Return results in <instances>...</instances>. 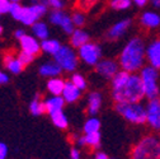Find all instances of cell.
<instances>
[{"mask_svg":"<svg viewBox=\"0 0 160 159\" xmlns=\"http://www.w3.org/2000/svg\"><path fill=\"white\" fill-rule=\"evenodd\" d=\"M111 97L114 103L141 102L145 98V90L140 74L118 71L111 79Z\"/></svg>","mask_w":160,"mask_h":159,"instance_id":"cell-1","label":"cell"},{"mask_svg":"<svg viewBox=\"0 0 160 159\" xmlns=\"http://www.w3.org/2000/svg\"><path fill=\"white\" fill-rule=\"evenodd\" d=\"M146 63V45L140 36L130 38L118 56L119 68L128 73L140 71Z\"/></svg>","mask_w":160,"mask_h":159,"instance_id":"cell-2","label":"cell"},{"mask_svg":"<svg viewBox=\"0 0 160 159\" xmlns=\"http://www.w3.org/2000/svg\"><path fill=\"white\" fill-rule=\"evenodd\" d=\"M48 12V7L43 4H29V5H22L21 3H12L9 14L22 23L23 26L32 27L36 22L41 21V18L45 17Z\"/></svg>","mask_w":160,"mask_h":159,"instance_id":"cell-3","label":"cell"},{"mask_svg":"<svg viewBox=\"0 0 160 159\" xmlns=\"http://www.w3.org/2000/svg\"><path fill=\"white\" fill-rule=\"evenodd\" d=\"M130 159H160V135L146 134L133 144Z\"/></svg>","mask_w":160,"mask_h":159,"instance_id":"cell-4","label":"cell"},{"mask_svg":"<svg viewBox=\"0 0 160 159\" xmlns=\"http://www.w3.org/2000/svg\"><path fill=\"white\" fill-rule=\"evenodd\" d=\"M116 112L131 125L146 124V107L141 102L116 103Z\"/></svg>","mask_w":160,"mask_h":159,"instance_id":"cell-5","label":"cell"},{"mask_svg":"<svg viewBox=\"0 0 160 159\" xmlns=\"http://www.w3.org/2000/svg\"><path fill=\"white\" fill-rule=\"evenodd\" d=\"M53 61L61 68L62 71L74 73L79 65V56L74 47L69 45H61L58 51L53 55Z\"/></svg>","mask_w":160,"mask_h":159,"instance_id":"cell-6","label":"cell"},{"mask_svg":"<svg viewBox=\"0 0 160 159\" xmlns=\"http://www.w3.org/2000/svg\"><path fill=\"white\" fill-rule=\"evenodd\" d=\"M140 76H141L144 90H145V98L154 99V98L160 97V88L158 84L159 70L150 65H145L140 70Z\"/></svg>","mask_w":160,"mask_h":159,"instance_id":"cell-7","label":"cell"},{"mask_svg":"<svg viewBox=\"0 0 160 159\" xmlns=\"http://www.w3.org/2000/svg\"><path fill=\"white\" fill-rule=\"evenodd\" d=\"M78 56L79 60H82L85 65L95 66L97 63L102 59V47L95 42L89 41L78 49Z\"/></svg>","mask_w":160,"mask_h":159,"instance_id":"cell-8","label":"cell"},{"mask_svg":"<svg viewBox=\"0 0 160 159\" xmlns=\"http://www.w3.org/2000/svg\"><path fill=\"white\" fill-rule=\"evenodd\" d=\"M48 22L56 27H60L64 33L71 34L75 31V26L71 21V15L64 10H51L48 14Z\"/></svg>","mask_w":160,"mask_h":159,"instance_id":"cell-9","label":"cell"},{"mask_svg":"<svg viewBox=\"0 0 160 159\" xmlns=\"http://www.w3.org/2000/svg\"><path fill=\"white\" fill-rule=\"evenodd\" d=\"M146 107V124L155 132H160V97L149 99Z\"/></svg>","mask_w":160,"mask_h":159,"instance_id":"cell-10","label":"cell"},{"mask_svg":"<svg viewBox=\"0 0 160 159\" xmlns=\"http://www.w3.org/2000/svg\"><path fill=\"white\" fill-rule=\"evenodd\" d=\"M94 68H95V73L101 75L103 79H107V80H111L119 71V64L113 59H101Z\"/></svg>","mask_w":160,"mask_h":159,"instance_id":"cell-11","label":"cell"},{"mask_svg":"<svg viewBox=\"0 0 160 159\" xmlns=\"http://www.w3.org/2000/svg\"><path fill=\"white\" fill-rule=\"evenodd\" d=\"M132 26V19L131 18H123L121 21L116 22L114 24H112L107 32H106V38L108 41H117V39L122 38L130 29V27Z\"/></svg>","mask_w":160,"mask_h":159,"instance_id":"cell-12","label":"cell"},{"mask_svg":"<svg viewBox=\"0 0 160 159\" xmlns=\"http://www.w3.org/2000/svg\"><path fill=\"white\" fill-rule=\"evenodd\" d=\"M146 61L150 66L160 70V38H155L146 45Z\"/></svg>","mask_w":160,"mask_h":159,"instance_id":"cell-13","label":"cell"},{"mask_svg":"<svg viewBox=\"0 0 160 159\" xmlns=\"http://www.w3.org/2000/svg\"><path fill=\"white\" fill-rule=\"evenodd\" d=\"M18 41H19V46H21V51L28 52L33 56L41 52V41L37 39L33 34L26 33L21 39H18Z\"/></svg>","mask_w":160,"mask_h":159,"instance_id":"cell-14","label":"cell"},{"mask_svg":"<svg viewBox=\"0 0 160 159\" xmlns=\"http://www.w3.org/2000/svg\"><path fill=\"white\" fill-rule=\"evenodd\" d=\"M102 141V134L93 132V134H83L82 136L76 137V145L79 148H90V149H99Z\"/></svg>","mask_w":160,"mask_h":159,"instance_id":"cell-15","label":"cell"},{"mask_svg":"<svg viewBox=\"0 0 160 159\" xmlns=\"http://www.w3.org/2000/svg\"><path fill=\"white\" fill-rule=\"evenodd\" d=\"M103 106V95L101 92L93 90L87 98V112L89 116H97Z\"/></svg>","mask_w":160,"mask_h":159,"instance_id":"cell-16","label":"cell"},{"mask_svg":"<svg viewBox=\"0 0 160 159\" xmlns=\"http://www.w3.org/2000/svg\"><path fill=\"white\" fill-rule=\"evenodd\" d=\"M138 21L145 29H156L160 27V14L156 12H144Z\"/></svg>","mask_w":160,"mask_h":159,"instance_id":"cell-17","label":"cell"},{"mask_svg":"<svg viewBox=\"0 0 160 159\" xmlns=\"http://www.w3.org/2000/svg\"><path fill=\"white\" fill-rule=\"evenodd\" d=\"M3 63H4V66L5 69L10 73V74H21L24 69V65L21 63V60L18 59V56L13 55V54H5L4 55V59H3Z\"/></svg>","mask_w":160,"mask_h":159,"instance_id":"cell-18","label":"cell"},{"mask_svg":"<svg viewBox=\"0 0 160 159\" xmlns=\"http://www.w3.org/2000/svg\"><path fill=\"white\" fill-rule=\"evenodd\" d=\"M90 41V34L83 28H75V31L70 34V46L74 49H79L83 45Z\"/></svg>","mask_w":160,"mask_h":159,"instance_id":"cell-19","label":"cell"},{"mask_svg":"<svg viewBox=\"0 0 160 159\" xmlns=\"http://www.w3.org/2000/svg\"><path fill=\"white\" fill-rule=\"evenodd\" d=\"M62 73L61 68H60L53 60L52 61H47L39 65L38 68V74L42 78L50 79V78H55V76H60V74Z\"/></svg>","mask_w":160,"mask_h":159,"instance_id":"cell-20","label":"cell"},{"mask_svg":"<svg viewBox=\"0 0 160 159\" xmlns=\"http://www.w3.org/2000/svg\"><path fill=\"white\" fill-rule=\"evenodd\" d=\"M43 103H45L46 113H48V115L64 110V106L66 105L62 95H50V97H47L45 99Z\"/></svg>","mask_w":160,"mask_h":159,"instance_id":"cell-21","label":"cell"},{"mask_svg":"<svg viewBox=\"0 0 160 159\" xmlns=\"http://www.w3.org/2000/svg\"><path fill=\"white\" fill-rule=\"evenodd\" d=\"M62 98L66 103H75L78 102L80 97H82V90H80L78 87H75L70 80L65 83V88L62 90Z\"/></svg>","mask_w":160,"mask_h":159,"instance_id":"cell-22","label":"cell"},{"mask_svg":"<svg viewBox=\"0 0 160 159\" xmlns=\"http://www.w3.org/2000/svg\"><path fill=\"white\" fill-rule=\"evenodd\" d=\"M65 80L62 78L60 76H55V78H50L47 80V84H46V88L48 90V93L51 95H61L62 94V90L65 88Z\"/></svg>","mask_w":160,"mask_h":159,"instance_id":"cell-23","label":"cell"},{"mask_svg":"<svg viewBox=\"0 0 160 159\" xmlns=\"http://www.w3.org/2000/svg\"><path fill=\"white\" fill-rule=\"evenodd\" d=\"M61 47V42L58 41V39L56 38H47V39H43V41H41V51L46 55H51L53 56L58 49Z\"/></svg>","mask_w":160,"mask_h":159,"instance_id":"cell-24","label":"cell"},{"mask_svg":"<svg viewBox=\"0 0 160 159\" xmlns=\"http://www.w3.org/2000/svg\"><path fill=\"white\" fill-rule=\"evenodd\" d=\"M32 33L33 36L39 39V41H43V39H47L50 37V29L46 22L38 21L32 26Z\"/></svg>","mask_w":160,"mask_h":159,"instance_id":"cell-25","label":"cell"},{"mask_svg":"<svg viewBox=\"0 0 160 159\" xmlns=\"http://www.w3.org/2000/svg\"><path fill=\"white\" fill-rule=\"evenodd\" d=\"M50 117H51V121L55 125V127H57L58 130H66L69 127V118L65 115L64 110L51 113Z\"/></svg>","mask_w":160,"mask_h":159,"instance_id":"cell-26","label":"cell"},{"mask_svg":"<svg viewBox=\"0 0 160 159\" xmlns=\"http://www.w3.org/2000/svg\"><path fill=\"white\" fill-rule=\"evenodd\" d=\"M102 127V122L97 116H89L84 121L83 125V132L84 134H93V132H99Z\"/></svg>","mask_w":160,"mask_h":159,"instance_id":"cell-27","label":"cell"},{"mask_svg":"<svg viewBox=\"0 0 160 159\" xmlns=\"http://www.w3.org/2000/svg\"><path fill=\"white\" fill-rule=\"evenodd\" d=\"M29 112L33 115V116H41L43 113H46V110H45V103L41 99V97L39 95H36L31 103H29Z\"/></svg>","mask_w":160,"mask_h":159,"instance_id":"cell-28","label":"cell"},{"mask_svg":"<svg viewBox=\"0 0 160 159\" xmlns=\"http://www.w3.org/2000/svg\"><path fill=\"white\" fill-rule=\"evenodd\" d=\"M70 82H71L75 87H78L82 92L85 90L87 87H88V82H87L85 76H84L83 74H80V73H72V74H71V78H70Z\"/></svg>","mask_w":160,"mask_h":159,"instance_id":"cell-29","label":"cell"},{"mask_svg":"<svg viewBox=\"0 0 160 159\" xmlns=\"http://www.w3.org/2000/svg\"><path fill=\"white\" fill-rule=\"evenodd\" d=\"M71 21H72L75 28H83L84 24L87 23V18H85V14L82 10H75L71 14Z\"/></svg>","mask_w":160,"mask_h":159,"instance_id":"cell-30","label":"cell"},{"mask_svg":"<svg viewBox=\"0 0 160 159\" xmlns=\"http://www.w3.org/2000/svg\"><path fill=\"white\" fill-rule=\"evenodd\" d=\"M132 5V0H111L109 7L113 10H126L131 8Z\"/></svg>","mask_w":160,"mask_h":159,"instance_id":"cell-31","label":"cell"},{"mask_svg":"<svg viewBox=\"0 0 160 159\" xmlns=\"http://www.w3.org/2000/svg\"><path fill=\"white\" fill-rule=\"evenodd\" d=\"M17 56H18V59L21 60V63L24 66H27V65H29V64H32L34 61V56L31 55V54H28V52H24V51H21Z\"/></svg>","mask_w":160,"mask_h":159,"instance_id":"cell-32","label":"cell"},{"mask_svg":"<svg viewBox=\"0 0 160 159\" xmlns=\"http://www.w3.org/2000/svg\"><path fill=\"white\" fill-rule=\"evenodd\" d=\"M48 7L52 10H64L65 0H48Z\"/></svg>","mask_w":160,"mask_h":159,"instance_id":"cell-33","label":"cell"},{"mask_svg":"<svg viewBox=\"0 0 160 159\" xmlns=\"http://www.w3.org/2000/svg\"><path fill=\"white\" fill-rule=\"evenodd\" d=\"M98 0H79L78 3V7H79V10H89Z\"/></svg>","mask_w":160,"mask_h":159,"instance_id":"cell-34","label":"cell"},{"mask_svg":"<svg viewBox=\"0 0 160 159\" xmlns=\"http://www.w3.org/2000/svg\"><path fill=\"white\" fill-rule=\"evenodd\" d=\"M10 0H0V14H8L10 9Z\"/></svg>","mask_w":160,"mask_h":159,"instance_id":"cell-35","label":"cell"},{"mask_svg":"<svg viewBox=\"0 0 160 159\" xmlns=\"http://www.w3.org/2000/svg\"><path fill=\"white\" fill-rule=\"evenodd\" d=\"M70 159H83L82 158V150L79 146H72L70 150Z\"/></svg>","mask_w":160,"mask_h":159,"instance_id":"cell-36","label":"cell"},{"mask_svg":"<svg viewBox=\"0 0 160 159\" xmlns=\"http://www.w3.org/2000/svg\"><path fill=\"white\" fill-rule=\"evenodd\" d=\"M8 156V146L5 143L0 141V159H7Z\"/></svg>","mask_w":160,"mask_h":159,"instance_id":"cell-37","label":"cell"},{"mask_svg":"<svg viewBox=\"0 0 160 159\" xmlns=\"http://www.w3.org/2000/svg\"><path fill=\"white\" fill-rule=\"evenodd\" d=\"M10 80V76L3 71V70H0V85H4V84H8Z\"/></svg>","mask_w":160,"mask_h":159,"instance_id":"cell-38","label":"cell"},{"mask_svg":"<svg viewBox=\"0 0 160 159\" xmlns=\"http://www.w3.org/2000/svg\"><path fill=\"white\" fill-rule=\"evenodd\" d=\"M93 159H111V156H109L107 153L102 151V150H98V151L94 154V158H93Z\"/></svg>","mask_w":160,"mask_h":159,"instance_id":"cell-39","label":"cell"},{"mask_svg":"<svg viewBox=\"0 0 160 159\" xmlns=\"http://www.w3.org/2000/svg\"><path fill=\"white\" fill-rule=\"evenodd\" d=\"M149 3V0H132V4H135L137 8H144Z\"/></svg>","mask_w":160,"mask_h":159,"instance_id":"cell-40","label":"cell"},{"mask_svg":"<svg viewBox=\"0 0 160 159\" xmlns=\"http://www.w3.org/2000/svg\"><path fill=\"white\" fill-rule=\"evenodd\" d=\"M24 34H26V31H24V29H22V28H19V29H17V31L14 32V37H15L17 39H21Z\"/></svg>","mask_w":160,"mask_h":159,"instance_id":"cell-41","label":"cell"},{"mask_svg":"<svg viewBox=\"0 0 160 159\" xmlns=\"http://www.w3.org/2000/svg\"><path fill=\"white\" fill-rule=\"evenodd\" d=\"M31 4H43L48 7V0H29Z\"/></svg>","mask_w":160,"mask_h":159,"instance_id":"cell-42","label":"cell"},{"mask_svg":"<svg viewBox=\"0 0 160 159\" xmlns=\"http://www.w3.org/2000/svg\"><path fill=\"white\" fill-rule=\"evenodd\" d=\"M149 3H150L155 9H160V0H149Z\"/></svg>","mask_w":160,"mask_h":159,"instance_id":"cell-43","label":"cell"},{"mask_svg":"<svg viewBox=\"0 0 160 159\" xmlns=\"http://www.w3.org/2000/svg\"><path fill=\"white\" fill-rule=\"evenodd\" d=\"M10 2H12V3H21L22 0H10Z\"/></svg>","mask_w":160,"mask_h":159,"instance_id":"cell-44","label":"cell"},{"mask_svg":"<svg viewBox=\"0 0 160 159\" xmlns=\"http://www.w3.org/2000/svg\"><path fill=\"white\" fill-rule=\"evenodd\" d=\"M2 33H3V27L0 26V36H2Z\"/></svg>","mask_w":160,"mask_h":159,"instance_id":"cell-45","label":"cell"},{"mask_svg":"<svg viewBox=\"0 0 160 159\" xmlns=\"http://www.w3.org/2000/svg\"><path fill=\"white\" fill-rule=\"evenodd\" d=\"M0 18H2V14H0Z\"/></svg>","mask_w":160,"mask_h":159,"instance_id":"cell-46","label":"cell"}]
</instances>
